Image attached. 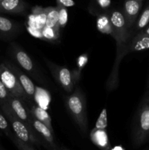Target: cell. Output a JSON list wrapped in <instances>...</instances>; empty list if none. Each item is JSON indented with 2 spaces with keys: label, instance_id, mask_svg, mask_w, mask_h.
Returning a JSON list of instances; mask_svg holds the SVG:
<instances>
[{
  "label": "cell",
  "instance_id": "6da1fadb",
  "mask_svg": "<svg viewBox=\"0 0 149 150\" xmlns=\"http://www.w3.org/2000/svg\"><path fill=\"white\" fill-rule=\"evenodd\" d=\"M66 107L69 114L74 122L78 126L83 134L88 131V116L86 98L83 91L78 86H75L72 93L66 98Z\"/></svg>",
  "mask_w": 149,
  "mask_h": 150
},
{
  "label": "cell",
  "instance_id": "7a4b0ae2",
  "mask_svg": "<svg viewBox=\"0 0 149 150\" xmlns=\"http://www.w3.org/2000/svg\"><path fill=\"white\" fill-rule=\"evenodd\" d=\"M0 110L7 117L13 133L18 139L34 146L44 147L43 144L32 126L27 125L24 122L20 120L18 117H16L13 111L10 109L6 103L2 105H0Z\"/></svg>",
  "mask_w": 149,
  "mask_h": 150
},
{
  "label": "cell",
  "instance_id": "3957f363",
  "mask_svg": "<svg viewBox=\"0 0 149 150\" xmlns=\"http://www.w3.org/2000/svg\"><path fill=\"white\" fill-rule=\"evenodd\" d=\"M8 54L13 61L26 70L37 82L44 86L47 85L46 79L40 70L37 67L30 56L21 46L16 42H11L8 48Z\"/></svg>",
  "mask_w": 149,
  "mask_h": 150
},
{
  "label": "cell",
  "instance_id": "277c9868",
  "mask_svg": "<svg viewBox=\"0 0 149 150\" xmlns=\"http://www.w3.org/2000/svg\"><path fill=\"white\" fill-rule=\"evenodd\" d=\"M132 143L140 146L149 139V103H143L134 117L132 127Z\"/></svg>",
  "mask_w": 149,
  "mask_h": 150
},
{
  "label": "cell",
  "instance_id": "5b68a950",
  "mask_svg": "<svg viewBox=\"0 0 149 150\" xmlns=\"http://www.w3.org/2000/svg\"><path fill=\"white\" fill-rule=\"evenodd\" d=\"M44 60L56 83L67 93H72L75 86L73 81L72 72L70 71V69L64 66L58 65L47 59H44Z\"/></svg>",
  "mask_w": 149,
  "mask_h": 150
},
{
  "label": "cell",
  "instance_id": "8992f818",
  "mask_svg": "<svg viewBox=\"0 0 149 150\" xmlns=\"http://www.w3.org/2000/svg\"><path fill=\"white\" fill-rule=\"evenodd\" d=\"M0 80L11 95L23 100L24 102L29 99L15 75L4 62L0 63Z\"/></svg>",
  "mask_w": 149,
  "mask_h": 150
},
{
  "label": "cell",
  "instance_id": "52a82bcc",
  "mask_svg": "<svg viewBox=\"0 0 149 150\" xmlns=\"http://www.w3.org/2000/svg\"><path fill=\"white\" fill-rule=\"evenodd\" d=\"M109 14L113 29V35L112 38L115 42H128L131 38L132 30L127 26L122 11L112 10L109 11Z\"/></svg>",
  "mask_w": 149,
  "mask_h": 150
},
{
  "label": "cell",
  "instance_id": "ba28073f",
  "mask_svg": "<svg viewBox=\"0 0 149 150\" xmlns=\"http://www.w3.org/2000/svg\"><path fill=\"white\" fill-rule=\"evenodd\" d=\"M128 42H115V43H116V54H115V62H114L112 70L110 73L106 83V88L108 92L115 90L118 87V83H119V79H118L119 66L124 57L127 54H129L128 50H127Z\"/></svg>",
  "mask_w": 149,
  "mask_h": 150
},
{
  "label": "cell",
  "instance_id": "9c48e42d",
  "mask_svg": "<svg viewBox=\"0 0 149 150\" xmlns=\"http://www.w3.org/2000/svg\"><path fill=\"white\" fill-rule=\"evenodd\" d=\"M31 126L37 134L45 149L48 150H57L58 149L59 146L55 141L53 131L49 127L33 117L31 120Z\"/></svg>",
  "mask_w": 149,
  "mask_h": 150
},
{
  "label": "cell",
  "instance_id": "30bf717a",
  "mask_svg": "<svg viewBox=\"0 0 149 150\" xmlns=\"http://www.w3.org/2000/svg\"><path fill=\"white\" fill-rule=\"evenodd\" d=\"M4 62L7 64V67H9V68L15 75L19 83L21 85L22 88L24 90L25 93H26L29 100L34 102L37 88L35 86L34 83L32 81V79L13 62L9 61V60H4Z\"/></svg>",
  "mask_w": 149,
  "mask_h": 150
},
{
  "label": "cell",
  "instance_id": "8fae6325",
  "mask_svg": "<svg viewBox=\"0 0 149 150\" xmlns=\"http://www.w3.org/2000/svg\"><path fill=\"white\" fill-rule=\"evenodd\" d=\"M21 31L20 23L0 14V40L12 41L20 35Z\"/></svg>",
  "mask_w": 149,
  "mask_h": 150
},
{
  "label": "cell",
  "instance_id": "7c38bea8",
  "mask_svg": "<svg viewBox=\"0 0 149 150\" xmlns=\"http://www.w3.org/2000/svg\"><path fill=\"white\" fill-rule=\"evenodd\" d=\"M6 103L16 117L31 126V120H32V116L26 103L23 100L10 95Z\"/></svg>",
  "mask_w": 149,
  "mask_h": 150
},
{
  "label": "cell",
  "instance_id": "4fadbf2b",
  "mask_svg": "<svg viewBox=\"0 0 149 150\" xmlns=\"http://www.w3.org/2000/svg\"><path fill=\"white\" fill-rule=\"evenodd\" d=\"M143 1L137 0H125L122 13L125 18L127 26L132 30L140 13Z\"/></svg>",
  "mask_w": 149,
  "mask_h": 150
},
{
  "label": "cell",
  "instance_id": "5bb4252c",
  "mask_svg": "<svg viewBox=\"0 0 149 150\" xmlns=\"http://www.w3.org/2000/svg\"><path fill=\"white\" fill-rule=\"evenodd\" d=\"M28 7L29 4L25 0H2L0 1V13L22 14Z\"/></svg>",
  "mask_w": 149,
  "mask_h": 150
},
{
  "label": "cell",
  "instance_id": "9a60e30c",
  "mask_svg": "<svg viewBox=\"0 0 149 150\" xmlns=\"http://www.w3.org/2000/svg\"><path fill=\"white\" fill-rule=\"evenodd\" d=\"M25 103H26L32 117L36 119V120H39L42 123H43L47 127H49L52 131H53L52 126V120H51V117H50L49 114L47 112L46 110L38 106L34 102L29 99L25 101Z\"/></svg>",
  "mask_w": 149,
  "mask_h": 150
},
{
  "label": "cell",
  "instance_id": "2e32d148",
  "mask_svg": "<svg viewBox=\"0 0 149 150\" xmlns=\"http://www.w3.org/2000/svg\"><path fill=\"white\" fill-rule=\"evenodd\" d=\"M149 48V35L139 32L131 38L127 44L128 53L143 51Z\"/></svg>",
  "mask_w": 149,
  "mask_h": 150
},
{
  "label": "cell",
  "instance_id": "e0dca14e",
  "mask_svg": "<svg viewBox=\"0 0 149 150\" xmlns=\"http://www.w3.org/2000/svg\"><path fill=\"white\" fill-rule=\"evenodd\" d=\"M90 137L91 142L99 149L102 150L111 149L106 130L94 127L91 132Z\"/></svg>",
  "mask_w": 149,
  "mask_h": 150
},
{
  "label": "cell",
  "instance_id": "ac0fdd59",
  "mask_svg": "<svg viewBox=\"0 0 149 150\" xmlns=\"http://www.w3.org/2000/svg\"><path fill=\"white\" fill-rule=\"evenodd\" d=\"M96 29L101 33L105 35H113V29H112V23H111L110 18L109 11L104 12L100 13L96 17Z\"/></svg>",
  "mask_w": 149,
  "mask_h": 150
},
{
  "label": "cell",
  "instance_id": "d6986e66",
  "mask_svg": "<svg viewBox=\"0 0 149 150\" xmlns=\"http://www.w3.org/2000/svg\"><path fill=\"white\" fill-rule=\"evenodd\" d=\"M45 26L51 28L59 32L58 26V11L57 7H48L45 8Z\"/></svg>",
  "mask_w": 149,
  "mask_h": 150
},
{
  "label": "cell",
  "instance_id": "ffe728a7",
  "mask_svg": "<svg viewBox=\"0 0 149 150\" xmlns=\"http://www.w3.org/2000/svg\"><path fill=\"white\" fill-rule=\"evenodd\" d=\"M88 60H89V54L87 53H84V54H81L77 58V62H76V66L75 68L72 70V75L73 81H74V86L77 84L80 81V77H81L82 71L86 67V65L88 63Z\"/></svg>",
  "mask_w": 149,
  "mask_h": 150
},
{
  "label": "cell",
  "instance_id": "44dd1931",
  "mask_svg": "<svg viewBox=\"0 0 149 150\" xmlns=\"http://www.w3.org/2000/svg\"><path fill=\"white\" fill-rule=\"evenodd\" d=\"M149 23V3L143 13L140 16V17L137 18L135 24H134V30L135 31H141L144 28L148 25Z\"/></svg>",
  "mask_w": 149,
  "mask_h": 150
},
{
  "label": "cell",
  "instance_id": "7402d4cb",
  "mask_svg": "<svg viewBox=\"0 0 149 150\" xmlns=\"http://www.w3.org/2000/svg\"><path fill=\"white\" fill-rule=\"evenodd\" d=\"M0 131L4 133L8 137H10L14 133L7 117L1 110H0Z\"/></svg>",
  "mask_w": 149,
  "mask_h": 150
},
{
  "label": "cell",
  "instance_id": "603a6c76",
  "mask_svg": "<svg viewBox=\"0 0 149 150\" xmlns=\"http://www.w3.org/2000/svg\"><path fill=\"white\" fill-rule=\"evenodd\" d=\"M58 11V26L59 29H63L65 27L68 21V13H67V7L61 5H57Z\"/></svg>",
  "mask_w": 149,
  "mask_h": 150
},
{
  "label": "cell",
  "instance_id": "cb8c5ba5",
  "mask_svg": "<svg viewBox=\"0 0 149 150\" xmlns=\"http://www.w3.org/2000/svg\"><path fill=\"white\" fill-rule=\"evenodd\" d=\"M92 1L94 5L92 7V11H91V13H93V11H97V8L102 11H108L111 5V0H92Z\"/></svg>",
  "mask_w": 149,
  "mask_h": 150
},
{
  "label": "cell",
  "instance_id": "d4e9b609",
  "mask_svg": "<svg viewBox=\"0 0 149 150\" xmlns=\"http://www.w3.org/2000/svg\"><path fill=\"white\" fill-rule=\"evenodd\" d=\"M10 138L12 139L13 142L15 144V145L18 150H36L34 147V146L21 141L14 133Z\"/></svg>",
  "mask_w": 149,
  "mask_h": 150
},
{
  "label": "cell",
  "instance_id": "484cf974",
  "mask_svg": "<svg viewBox=\"0 0 149 150\" xmlns=\"http://www.w3.org/2000/svg\"><path fill=\"white\" fill-rule=\"evenodd\" d=\"M59 37V32H56L53 29L44 26L42 31V38L45 40H56Z\"/></svg>",
  "mask_w": 149,
  "mask_h": 150
},
{
  "label": "cell",
  "instance_id": "4316f807",
  "mask_svg": "<svg viewBox=\"0 0 149 150\" xmlns=\"http://www.w3.org/2000/svg\"><path fill=\"white\" fill-rule=\"evenodd\" d=\"M107 126H108V114H107L106 109L103 108L101 114H99V118L96 120V125L94 127L106 130Z\"/></svg>",
  "mask_w": 149,
  "mask_h": 150
},
{
  "label": "cell",
  "instance_id": "83f0119b",
  "mask_svg": "<svg viewBox=\"0 0 149 150\" xmlns=\"http://www.w3.org/2000/svg\"><path fill=\"white\" fill-rule=\"evenodd\" d=\"M10 96V92H8L7 88L3 84L1 81L0 80V105H2V104L7 103Z\"/></svg>",
  "mask_w": 149,
  "mask_h": 150
},
{
  "label": "cell",
  "instance_id": "f1b7e54d",
  "mask_svg": "<svg viewBox=\"0 0 149 150\" xmlns=\"http://www.w3.org/2000/svg\"><path fill=\"white\" fill-rule=\"evenodd\" d=\"M57 5L64 6L66 7H71L75 5V2L73 0H56Z\"/></svg>",
  "mask_w": 149,
  "mask_h": 150
},
{
  "label": "cell",
  "instance_id": "f546056e",
  "mask_svg": "<svg viewBox=\"0 0 149 150\" xmlns=\"http://www.w3.org/2000/svg\"><path fill=\"white\" fill-rule=\"evenodd\" d=\"M140 32H143V33H145V34H147V35H149V26L144 28V29H142V30L140 31Z\"/></svg>",
  "mask_w": 149,
  "mask_h": 150
},
{
  "label": "cell",
  "instance_id": "4dcf8cb0",
  "mask_svg": "<svg viewBox=\"0 0 149 150\" xmlns=\"http://www.w3.org/2000/svg\"><path fill=\"white\" fill-rule=\"evenodd\" d=\"M57 150H70V149H67V148H65V147H62V146H59V147H58V149Z\"/></svg>",
  "mask_w": 149,
  "mask_h": 150
},
{
  "label": "cell",
  "instance_id": "1f68e13d",
  "mask_svg": "<svg viewBox=\"0 0 149 150\" xmlns=\"http://www.w3.org/2000/svg\"><path fill=\"white\" fill-rule=\"evenodd\" d=\"M137 1H143V0H137Z\"/></svg>",
  "mask_w": 149,
  "mask_h": 150
},
{
  "label": "cell",
  "instance_id": "d6a6232c",
  "mask_svg": "<svg viewBox=\"0 0 149 150\" xmlns=\"http://www.w3.org/2000/svg\"><path fill=\"white\" fill-rule=\"evenodd\" d=\"M0 1H2V0H0Z\"/></svg>",
  "mask_w": 149,
  "mask_h": 150
},
{
  "label": "cell",
  "instance_id": "836d02e7",
  "mask_svg": "<svg viewBox=\"0 0 149 150\" xmlns=\"http://www.w3.org/2000/svg\"><path fill=\"white\" fill-rule=\"evenodd\" d=\"M110 150H111V149H110Z\"/></svg>",
  "mask_w": 149,
  "mask_h": 150
}]
</instances>
